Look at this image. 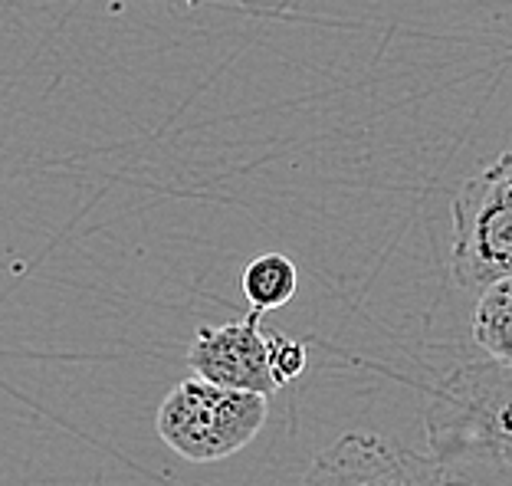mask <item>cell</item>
Segmentation results:
<instances>
[{
	"label": "cell",
	"instance_id": "277c9868",
	"mask_svg": "<svg viewBox=\"0 0 512 486\" xmlns=\"http://www.w3.org/2000/svg\"><path fill=\"white\" fill-rule=\"evenodd\" d=\"M302 486H450L424 454L381 434L348 431L312 460Z\"/></svg>",
	"mask_w": 512,
	"mask_h": 486
},
{
	"label": "cell",
	"instance_id": "6da1fadb",
	"mask_svg": "<svg viewBox=\"0 0 512 486\" xmlns=\"http://www.w3.org/2000/svg\"><path fill=\"white\" fill-rule=\"evenodd\" d=\"M427 447L450 486H512V368L453 365L427 391Z\"/></svg>",
	"mask_w": 512,
	"mask_h": 486
},
{
	"label": "cell",
	"instance_id": "ba28073f",
	"mask_svg": "<svg viewBox=\"0 0 512 486\" xmlns=\"http://www.w3.org/2000/svg\"><path fill=\"white\" fill-rule=\"evenodd\" d=\"M266 335H270V372H273L276 388H283L306 372V362H309L306 345L289 339L283 332H266Z\"/></svg>",
	"mask_w": 512,
	"mask_h": 486
},
{
	"label": "cell",
	"instance_id": "52a82bcc",
	"mask_svg": "<svg viewBox=\"0 0 512 486\" xmlns=\"http://www.w3.org/2000/svg\"><path fill=\"white\" fill-rule=\"evenodd\" d=\"M240 289L243 299L250 303L253 312L283 309L286 303H293L299 293V270L296 263L283 257V253H263V257L250 260L240 273Z\"/></svg>",
	"mask_w": 512,
	"mask_h": 486
},
{
	"label": "cell",
	"instance_id": "9c48e42d",
	"mask_svg": "<svg viewBox=\"0 0 512 486\" xmlns=\"http://www.w3.org/2000/svg\"><path fill=\"white\" fill-rule=\"evenodd\" d=\"M224 4H234L240 10H250V14H263V17H283L289 10H296L302 0H224Z\"/></svg>",
	"mask_w": 512,
	"mask_h": 486
},
{
	"label": "cell",
	"instance_id": "3957f363",
	"mask_svg": "<svg viewBox=\"0 0 512 486\" xmlns=\"http://www.w3.org/2000/svg\"><path fill=\"white\" fill-rule=\"evenodd\" d=\"M450 273L463 289L512 276V152L476 171L450 201Z\"/></svg>",
	"mask_w": 512,
	"mask_h": 486
},
{
	"label": "cell",
	"instance_id": "8992f818",
	"mask_svg": "<svg viewBox=\"0 0 512 486\" xmlns=\"http://www.w3.org/2000/svg\"><path fill=\"white\" fill-rule=\"evenodd\" d=\"M470 332L483 358L512 368V276L480 289Z\"/></svg>",
	"mask_w": 512,
	"mask_h": 486
},
{
	"label": "cell",
	"instance_id": "7a4b0ae2",
	"mask_svg": "<svg viewBox=\"0 0 512 486\" xmlns=\"http://www.w3.org/2000/svg\"><path fill=\"white\" fill-rule=\"evenodd\" d=\"M270 398L211 385L204 378L178 381L158 404L155 431L181 460L217 464L234 457L263 431Z\"/></svg>",
	"mask_w": 512,
	"mask_h": 486
},
{
	"label": "cell",
	"instance_id": "5b68a950",
	"mask_svg": "<svg viewBox=\"0 0 512 486\" xmlns=\"http://www.w3.org/2000/svg\"><path fill=\"white\" fill-rule=\"evenodd\" d=\"M188 368L220 388L253 391L263 398L279 391L270 372V335L263 332V316L253 309L243 319L197 329L188 349Z\"/></svg>",
	"mask_w": 512,
	"mask_h": 486
}]
</instances>
